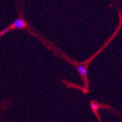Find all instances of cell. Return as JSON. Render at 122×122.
<instances>
[{"instance_id": "obj_1", "label": "cell", "mask_w": 122, "mask_h": 122, "mask_svg": "<svg viewBox=\"0 0 122 122\" xmlns=\"http://www.w3.org/2000/svg\"><path fill=\"white\" fill-rule=\"evenodd\" d=\"M27 22H26L23 18H16L15 20L13 21L12 24L9 25V28H10V30H16V29H18V30H24L27 27Z\"/></svg>"}, {"instance_id": "obj_2", "label": "cell", "mask_w": 122, "mask_h": 122, "mask_svg": "<svg viewBox=\"0 0 122 122\" xmlns=\"http://www.w3.org/2000/svg\"><path fill=\"white\" fill-rule=\"evenodd\" d=\"M77 68V71L79 73V75L84 79V80L86 82V79H87V68H88V65L86 63H84V64H80V65H78L76 66Z\"/></svg>"}, {"instance_id": "obj_3", "label": "cell", "mask_w": 122, "mask_h": 122, "mask_svg": "<svg viewBox=\"0 0 122 122\" xmlns=\"http://www.w3.org/2000/svg\"><path fill=\"white\" fill-rule=\"evenodd\" d=\"M91 107H92V111L95 112H98V110L99 109V105L97 103V102H94L92 101V104H91Z\"/></svg>"}]
</instances>
